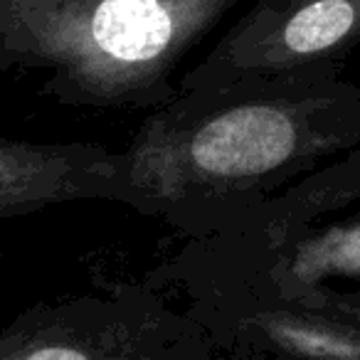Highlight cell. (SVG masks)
Returning <instances> with one entry per match:
<instances>
[{"label":"cell","mask_w":360,"mask_h":360,"mask_svg":"<svg viewBox=\"0 0 360 360\" xmlns=\"http://www.w3.org/2000/svg\"><path fill=\"white\" fill-rule=\"evenodd\" d=\"M240 0H0V72L42 75L67 106L155 109Z\"/></svg>","instance_id":"obj_2"},{"label":"cell","mask_w":360,"mask_h":360,"mask_svg":"<svg viewBox=\"0 0 360 360\" xmlns=\"http://www.w3.org/2000/svg\"><path fill=\"white\" fill-rule=\"evenodd\" d=\"M360 47V0H257L180 77L178 91L316 65H345Z\"/></svg>","instance_id":"obj_5"},{"label":"cell","mask_w":360,"mask_h":360,"mask_svg":"<svg viewBox=\"0 0 360 360\" xmlns=\"http://www.w3.org/2000/svg\"><path fill=\"white\" fill-rule=\"evenodd\" d=\"M358 146L360 86L343 65L178 91L121 150L124 205L200 240Z\"/></svg>","instance_id":"obj_1"},{"label":"cell","mask_w":360,"mask_h":360,"mask_svg":"<svg viewBox=\"0 0 360 360\" xmlns=\"http://www.w3.org/2000/svg\"><path fill=\"white\" fill-rule=\"evenodd\" d=\"M271 360H281V358H271Z\"/></svg>","instance_id":"obj_8"},{"label":"cell","mask_w":360,"mask_h":360,"mask_svg":"<svg viewBox=\"0 0 360 360\" xmlns=\"http://www.w3.org/2000/svg\"><path fill=\"white\" fill-rule=\"evenodd\" d=\"M146 281L183 296V314L212 348L262 360H360V291L284 296L240 279L160 271Z\"/></svg>","instance_id":"obj_3"},{"label":"cell","mask_w":360,"mask_h":360,"mask_svg":"<svg viewBox=\"0 0 360 360\" xmlns=\"http://www.w3.org/2000/svg\"><path fill=\"white\" fill-rule=\"evenodd\" d=\"M121 150L99 143H32L0 136V217L77 200L124 205Z\"/></svg>","instance_id":"obj_7"},{"label":"cell","mask_w":360,"mask_h":360,"mask_svg":"<svg viewBox=\"0 0 360 360\" xmlns=\"http://www.w3.org/2000/svg\"><path fill=\"white\" fill-rule=\"evenodd\" d=\"M207 335L146 284L37 304L0 330V360H215Z\"/></svg>","instance_id":"obj_4"},{"label":"cell","mask_w":360,"mask_h":360,"mask_svg":"<svg viewBox=\"0 0 360 360\" xmlns=\"http://www.w3.org/2000/svg\"><path fill=\"white\" fill-rule=\"evenodd\" d=\"M153 271L240 279L284 296H314L333 281L360 284V200L255 255L212 262L178 250Z\"/></svg>","instance_id":"obj_6"}]
</instances>
